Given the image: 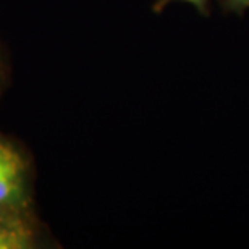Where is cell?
Returning <instances> with one entry per match:
<instances>
[{
	"mask_svg": "<svg viewBox=\"0 0 249 249\" xmlns=\"http://www.w3.org/2000/svg\"><path fill=\"white\" fill-rule=\"evenodd\" d=\"M34 168L29 154L0 133V207H31Z\"/></svg>",
	"mask_w": 249,
	"mask_h": 249,
	"instance_id": "cell-1",
	"label": "cell"
},
{
	"mask_svg": "<svg viewBox=\"0 0 249 249\" xmlns=\"http://www.w3.org/2000/svg\"><path fill=\"white\" fill-rule=\"evenodd\" d=\"M47 227L31 207H0V249L49 248Z\"/></svg>",
	"mask_w": 249,
	"mask_h": 249,
	"instance_id": "cell-2",
	"label": "cell"
},
{
	"mask_svg": "<svg viewBox=\"0 0 249 249\" xmlns=\"http://www.w3.org/2000/svg\"><path fill=\"white\" fill-rule=\"evenodd\" d=\"M172 2H177V0H156L152 5V10L156 13H160L163 8L167 7L168 3ZM180 2H186V3H191L193 7H196V10L199 13L202 15H209V0H180Z\"/></svg>",
	"mask_w": 249,
	"mask_h": 249,
	"instance_id": "cell-3",
	"label": "cell"
},
{
	"mask_svg": "<svg viewBox=\"0 0 249 249\" xmlns=\"http://www.w3.org/2000/svg\"><path fill=\"white\" fill-rule=\"evenodd\" d=\"M220 5L225 12L231 13H243L249 10V0H220Z\"/></svg>",
	"mask_w": 249,
	"mask_h": 249,
	"instance_id": "cell-4",
	"label": "cell"
},
{
	"mask_svg": "<svg viewBox=\"0 0 249 249\" xmlns=\"http://www.w3.org/2000/svg\"><path fill=\"white\" fill-rule=\"evenodd\" d=\"M7 63H5V58H3V51L0 49V96L3 92V88L7 84Z\"/></svg>",
	"mask_w": 249,
	"mask_h": 249,
	"instance_id": "cell-5",
	"label": "cell"
}]
</instances>
